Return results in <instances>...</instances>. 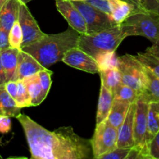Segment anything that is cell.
I'll use <instances>...</instances> for the list:
<instances>
[{
    "mask_svg": "<svg viewBox=\"0 0 159 159\" xmlns=\"http://www.w3.org/2000/svg\"><path fill=\"white\" fill-rule=\"evenodd\" d=\"M148 154L150 159H159V131L149 142Z\"/></svg>",
    "mask_w": 159,
    "mask_h": 159,
    "instance_id": "obj_33",
    "label": "cell"
},
{
    "mask_svg": "<svg viewBox=\"0 0 159 159\" xmlns=\"http://www.w3.org/2000/svg\"><path fill=\"white\" fill-rule=\"evenodd\" d=\"M57 11L67 20L69 26L80 34H87L85 20L80 11L69 0H55Z\"/></svg>",
    "mask_w": 159,
    "mask_h": 159,
    "instance_id": "obj_11",
    "label": "cell"
},
{
    "mask_svg": "<svg viewBox=\"0 0 159 159\" xmlns=\"http://www.w3.org/2000/svg\"><path fill=\"white\" fill-rule=\"evenodd\" d=\"M10 118L5 115H0V133L7 134L10 131L12 127Z\"/></svg>",
    "mask_w": 159,
    "mask_h": 159,
    "instance_id": "obj_34",
    "label": "cell"
},
{
    "mask_svg": "<svg viewBox=\"0 0 159 159\" xmlns=\"http://www.w3.org/2000/svg\"><path fill=\"white\" fill-rule=\"evenodd\" d=\"M52 74L53 72L50 71L49 68H46V69L40 71L38 73L39 78H40V84H41L42 89H43V95H44L45 98L47 97L50 91V89H51V83H52V81H51V75H52Z\"/></svg>",
    "mask_w": 159,
    "mask_h": 159,
    "instance_id": "obj_30",
    "label": "cell"
},
{
    "mask_svg": "<svg viewBox=\"0 0 159 159\" xmlns=\"http://www.w3.org/2000/svg\"><path fill=\"white\" fill-rule=\"evenodd\" d=\"M23 39V31H22L20 23L18 20H16L9 30V42L10 48L21 49Z\"/></svg>",
    "mask_w": 159,
    "mask_h": 159,
    "instance_id": "obj_27",
    "label": "cell"
},
{
    "mask_svg": "<svg viewBox=\"0 0 159 159\" xmlns=\"http://www.w3.org/2000/svg\"><path fill=\"white\" fill-rule=\"evenodd\" d=\"M159 131V102L149 103L148 112V138L149 142Z\"/></svg>",
    "mask_w": 159,
    "mask_h": 159,
    "instance_id": "obj_23",
    "label": "cell"
},
{
    "mask_svg": "<svg viewBox=\"0 0 159 159\" xmlns=\"http://www.w3.org/2000/svg\"><path fill=\"white\" fill-rule=\"evenodd\" d=\"M2 155H0V159H2Z\"/></svg>",
    "mask_w": 159,
    "mask_h": 159,
    "instance_id": "obj_43",
    "label": "cell"
},
{
    "mask_svg": "<svg viewBox=\"0 0 159 159\" xmlns=\"http://www.w3.org/2000/svg\"><path fill=\"white\" fill-rule=\"evenodd\" d=\"M80 34L70 26L68 30L57 34H45L43 37L29 45L23 47L22 51L37 59L44 68L61 61L68 51L78 47Z\"/></svg>",
    "mask_w": 159,
    "mask_h": 159,
    "instance_id": "obj_2",
    "label": "cell"
},
{
    "mask_svg": "<svg viewBox=\"0 0 159 159\" xmlns=\"http://www.w3.org/2000/svg\"><path fill=\"white\" fill-rule=\"evenodd\" d=\"M144 73L146 89L145 92L141 96L149 103L152 102H159V78L146 66H144Z\"/></svg>",
    "mask_w": 159,
    "mask_h": 159,
    "instance_id": "obj_18",
    "label": "cell"
},
{
    "mask_svg": "<svg viewBox=\"0 0 159 159\" xmlns=\"http://www.w3.org/2000/svg\"><path fill=\"white\" fill-rule=\"evenodd\" d=\"M90 5L94 6L99 10L105 12L110 16L112 12V1L111 0H85Z\"/></svg>",
    "mask_w": 159,
    "mask_h": 159,
    "instance_id": "obj_32",
    "label": "cell"
},
{
    "mask_svg": "<svg viewBox=\"0 0 159 159\" xmlns=\"http://www.w3.org/2000/svg\"><path fill=\"white\" fill-rule=\"evenodd\" d=\"M29 146L31 158L85 159L93 158L91 140L79 136L71 127L47 130L26 114L17 116Z\"/></svg>",
    "mask_w": 159,
    "mask_h": 159,
    "instance_id": "obj_1",
    "label": "cell"
},
{
    "mask_svg": "<svg viewBox=\"0 0 159 159\" xmlns=\"http://www.w3.org/2000/svg\"><path fill=\"white\" fill-rule=\"evenodd\" d=\"M140 95L130 86L120 84L113 93V100H120L134 103L137 101Z\"/></svg>",
    "mask_w": 159,
    "mask_h": 159,
    "instance_id": "obj_24",
    "label": "cell"
},
{
    "mask_svg": "<svg viewBox=\"0 0 159 159\" xmlns=\"http://www.w3.org/2000/svg\"><path fill=\"white\" fill-rule=\"evenodd\" d=\"M20 113L21 108L6 91L5 85H0V115L16 118Z\"/></svg>",
    "mask_w": 159,
    "mask_h": 159,
    "instance_id": "obj_19",
    "label": "cell"
},
{
    "mask_svg": "<svg viewBox=\"0 0 159 159\" xmlns=\"http://www.w3.org/2000/svg\"><path fill=\"white\" fill-rule=\"evenodd\" d=\"M96 60L99 64L100 71L109 68H118V56H116V51L100 54L96 57Z\"/></svg>",
    "mask_w": 159,
    "mask_h": 159,
    "instance_id": "obj_26",
    "label": "cell"
},
{
    "mask_svg": "<svg viewBox=\"0 0 159 159\" xmlns=\"http://www.w3.org/2000/svg\"><path fill=\"white\" fill-rule=\"evenodd\" d=\"M131 104L124 101L113 100L111 110L107 117L109 123L118 130L125 120Z\"/></svg>",
    "mask_w": 159,
    "mask_h": 159,
    "instance_id": "obj_21",
    "label": "cell"
},
{
    "mask_svg": "<svg viewBox=\"0 0 159 159\" xmlns=\"http://www.w3.org/2000/svg\"><path fill=\"white\" fill-rule=\"evenodd\" d=\"M120 26L127 37L141 36L152 43L159 40V16L152 12L135 8Z\"/></svg>",
    "mask_w": 159,
    "mask_h": 159,
    "instance_id": "obj_4",
    "label": "cell"
},
{
    "mask_svg": "<svg viewBox=\"0 0 159 159\" xmlns=\"http://www.w3.org/2000/svg\"><path fill=\"white\" fill-rule=\"evenodd\" d=\"M9 31L6 30L0 26V51L9 48Z\"/></svg>",
    "mask_w": 159,
    "mask_h": 159,
    "instance_id": "obj_35",
    "label": "cell"
},
{
    "mask_svg": "<svg viewBox=\"0 0 159 159\" xmlns=\"http://www.w3.org/2000/svg\"><path fill=\"white\" fill-rule=\"evenodd\" d=\"M6 1H7V0H0V12H1L3 5L5 4V2H6Z\"/></svg>",
    "mask_w": 159,
    "mask_h": 159,
    "instance_id": "obj_39",
    "label": "cell"
},
{
    "mask_svg": "<svg viewBox=\"0 0 159 159\" xmlns=\"http://www.w3.org/2000/svg\"><path fill=\"white\" fill-rule=\"evenodd\" d=\"M118 130L109 123L107 119L96 124L91 140L93 158L99 159L102 155L117 148Z\"/></svg>",
    "mask_w": 159,
    "mask_h": 159,
    "instance_id": "obj_7",
    "label": "cell"
},
{
    "mask_svg": "<svg viewBox=\"0 0 159 159\" xmlns=\"http://www.w3.org/2000/svg\"><path fill=\"white\" fill-rule=\"evenodd\" d=\"M62 61L71 68L90 74L99 73V64L96 59L79 47H75L66 52Z\"/></svg>",
    "mask_w": 159,
    "mask_h": 159,
    "instance_id": "obj_10",
    "label": "cell"
},
{
    "mask_svg": "<svg viewBox=\"0 0 159 159\" xmlns=\"http://www.w3.org/2000/svg\"><path fill=\"white\" fill-rule=\"evenodd\" d=\"M113 103V93L104 85L101 84L100 93L98 101L96 124L107 119Z\"/></svg>",
    "mask_w": 159,
    "mask_h": 159,
    "instance_id": "obj_16",
    "label": "cell"
},
{
    "mask_svg": "<svg viewBox=\"0 0 159 159\" xmlns=\"http://www.w3.org/2000/svg\"><path fill=\"white\" fill-rule=\"evenodd\" d=\"M137 0H129V2H131V3H133V4H134L135 3V2H136Z\"/></svg>",
    "mask_w": 159,
    "mask_h": 159,
    "instance_id": "obj_41",
    "label": "cell"
},
{
    "mask_svg": "<svg viewBox=\"0 0 159 159\" xmlns=\"http://www.w3.org/2000/svg\"><path fill=\"white\" fill-rule=\"evenodd\" d=\"M135 7L159 16V0H137L134 4Z\"/></svg>",
    "mask_w": 159,
    "mask_h": 159,
    "instance_id": "obj_29",
    "label": "cell"
},
{
    "mask_svg": "<svg viewBox=\"0 0 159 159\" xmlns=\"http://www.w3.org/2000/svg\"><path fill=\"white\" fill-rule=\"evenodd\" d=\"M99 75L101 78V84L105 85L113 93L116 89L122 84V75L118 68L101 70Z\"/></svg>",
    "mask_w": 159,
    "mask_h": 159,
    "instance_id": "obj_22",
    "label": "cell"
},
{
    "mask_svg": "<svg viewBox=\"0 0 159 159\" xmlns=\"http://www.w3.org/2000/svg\"><path fill=\"white\" fill-rule=\"evenodd\" d=\"M6 82V76L5 73L4 68H3L2 64L1 61V57H0V85H5Z\"/></svg>",
    "mask_w": 159,
    "mask_h": 159,
    "instance_id": "obj_38",
    "label": "cell"
},
{
    "mask_svg": "<svg viewBox=\"0 0 159 159\" xmlns=\"http://www.w3.org/2000/svg\"><path fill=\"white\" fill-rule=\"evenodd\" d=\"M149 102L140 95L136 101L134 120V148L141 152V159H150L148 154L149 141L148 138V112Z\"/></svg>",
    "mask_w": 159,
    "mask_h": 159,
    "instance_id": "obj_6",
    "label": "cell"
},
{
    "mask_svg": "<svg viewBox=\"0 0 159 159\" xmlns=\"http://www.w3.org/2000/svg\"><path fill=\"white\" fill-rule=\"evenodd\" d=\"M130 148H116L112 152L102 155L99 159H127Z\"/></svg>",
    "mask_w": 159,
    "mask_h": 159,
    "instance_id": "obj_31",
    "label": "cell"
},
{
    "mask_svg": "<svg viewBox=\"0 0 159 159\" xmlns=\"http://www.w3.org/2000/svg\"><path fill=\"white\" fill-rule=\"evenodd\" d=\"M135 110H136V102L130 105L125 120L118 129V148H132L134 147V120Z\"/></svg>",
    "mask_w": 159,
    "mask_h": 159,
    "instance_id": "obj_12",
    "label": "cell"
},
{
    "mask_svg": "<svg viewBox=\"0 0 159 159\" xmlns=\"http://www.w3.org/2000/svg\"><path fill=\"white\" fill-rule=\"evenodd\" d=\"M69 1H85V0H69Z\"/></svg>",
    "mask_w": 159,
    "mask_h": 159,
    "instance_id": "obj_42",
    "label": "cell"
},
{
    "mask_svg": "<svg viewBox=\"0 0 159 159\" xmlns=\"http://www.w3.org/2000/svg\"><path fill=\"white\" fill-rule=\"evenodd\" d=\"M120 25L95 34H80L78 47L95 59L100 54L116 51L126 38Z\"/></svg>",
    "mask_w": 159,
    "mask_h": 159,
    "instance_id": "obj_3",
    "label": "cell"
},
{
    "mask_svg": "<svg viewBox=\"0 0 159 159\" xmlns=\"http://www.w3.org/2000/svg\"><path fill=\"white\" fill-rule=\"evenodd\" d=\"M20 50L18 48H8L0 51L1 61L6 76V82L16 81L17 66H18V56Z\"/></svg>",
    "mask_w": 159,
    "mask_h": 159,
    "instance_id": "obj_14",
    "label": "cell"
},
{
    "mask_svg": "<svg viewBox=\"0 0 159 159\" xmlns=\"http://www.w3.org/2000/svg\"><path fill=\"white\" fill-rule=\"evenodd\" d=\"M23 81L30 96L32 107H37L40 105L46 98L43 95V89L40 84L38 73L26 78Z\"/></svg>",
    "mask_w": 159,
    "mask_h": 159,
    "instance_id": "obj_20",
    "label": "cell"
},
{
    "mask_svg": "<svg viewBox=\"0 0 159 159\" xmlns=\"http://www.w3.org/2000/svg\"><path fill=\"white\" fill-rule=\"evenodd\" d=\"M17 83H18V93H17V96L16 99L17 106L21 109L24 107H32L30 96L28 93L27 89L23 81L18 80Z\"/></svg>",
    "mask_w": 159,
    "mask_h": 159,
    "instance_id": "obj_28",
    "label": "cell"
},
{
    "mask_svg": "<svg viewBox=\"0 0 159 159\" xmlns=\"http://www.w3.org/2000/svg\"><path fill=\"white\" fill-rule=\"evenodd\" d=\"M20 2V0H7L2 8L0 26L9 32L15 22L18 20Z\"/></svg>",
    "mask_w": 159,
    "mask_h": 159,
    "instance_id": "obj_15",
    "label": "cell"
},
{
    "mask_svg": "<svg viewBox=\"0 0 159 159\" xmlns=\"http://www.w3.org/2000/svg\"><path fill=\"white\" fill-rule=\"evenodd\" d=\"M136 58L141 62L142 65L152 70L155 75L159 78V58L155 57L151 53L145 52L138 53L137 55H135Z\"/></svg>",
    "mask_w": 159,
    "mask_h": 159,
    "instance_id": "obj_25",
    "label": "cell"
},
{
    "mask_svg": "<svg viewBox=\"0 0 159 159\" xmlns=\"http://www.w3.org/2000/svg\"><path fill=\"white\" fill-rule=\"evenodd\" d=\"M20 1L21 2L25 3V4H26V3H27V2H30L31 0H20Z\"/></svg>",
    "mask_w": 159,
    "mask_h": 159,
    "instance_id": "obj_40",
    "label": "cell"
},
{
    "mask_svg": "<svg viewBox=\"0 0 159 159\" xmlns=\"http://www.w3.org/2000/svg\"><path fill=\"white\" fill-rule=\"evenodd\" d=\"M44 69H46V68H44L37 59L28 53L20 50L18 56L16 81L23 80L26 78L37 74Z\"/></svg>",
    "mask_w": 159,
    "mask_h": 159,
    "instance_id": "obj_13",
    "label": "cell"
},
{
    "mask_svg": "<svg viewBox=\"0 0 159 159\" xmlns=\"http://www.w3.org/2000/svg\"><path fill=\"white\" fill-rule=\"evenodd\" d=\"M86 23L87 34H95L116 26L109 15L85 1H71Z\"/></svg>",
    "mask_w": 159,
    "mask_h": 159,
    "instance_id": "obj_8",
    "label": "cell"
},
{
    "mask_svg": "<svg viewBox=\"0 0 159 159\" xmlns=\"http://www.w3.org/2000/svg\"><path fill=\"white\" fill-rule=\"evenodd\" d=\"M118 68L122 75L123 84L134 89L139 95L145 92L144 66L134 55L126 54L118 57Z\"/></svg>",
    "mask_w": 159,
    "mask_h": 159,
    "instance_id": "obj_5",
    "label": "cell"
},
{
    "mask_svg": "<svg viewBox=\"0 0 159 159\" xmlns=\"http://www.w3.org/2000/svg\"><path fill=\"white\" fill-rule=\"evenodd\" d=\"M18 21L23 31V39L21 48L40 40L46 34L40 30L37 20L25 3L20 2Z\"/></svg>",
    "mask_w": 159,
    "mask_h": 159,
    "instance_id": "obj_9",
    "label": "cell"
},
{
    "mask_svg": "<svg viewBox=\"0 0 159 159\" xmlns=\"http://www.w3.org/2000/svg\"><path fill=\"white\" fill-rule=\"evenodd\" d=\"M112 12L110 18L115 25H120L135 9V6L124 0H111Z\"/></svg>",
    "mask_w": 159,
    "mask_h": 159,
    "instance_id": "obj_17",
    "label": "cell"
},
{
    "mask_svg": "<svg viewBox=\"0 0 159 159\" xmlns=\"http://www.w3.org/2000/svg\"><path fill=\"white\" fill-rule=\"evenodd\" d=\"M5 88L9 95L16 100L18 93V83L17 81H9L5 84Z\"/></svg>",
    "mask_w": 159,
    "mask_h": 159,
    "instance_id": "obj_36",
    "label": "cell"
},
{
    "mask_svg": "<svg viewBox=\"0 0 159 159\" xmlns=\"http://www.w3.org/2000/svg\"><path fill=\"white\" fill-rule=\"evenodd\" d=\"M146 51L151 53L159 58V40L152 43V45L146 49Z\"/></svg>",
    "mask_w": 159,
    "mask_h": 159,
    "instance_id": "obj_37",
    "label": "cell"
}]
</instances>
